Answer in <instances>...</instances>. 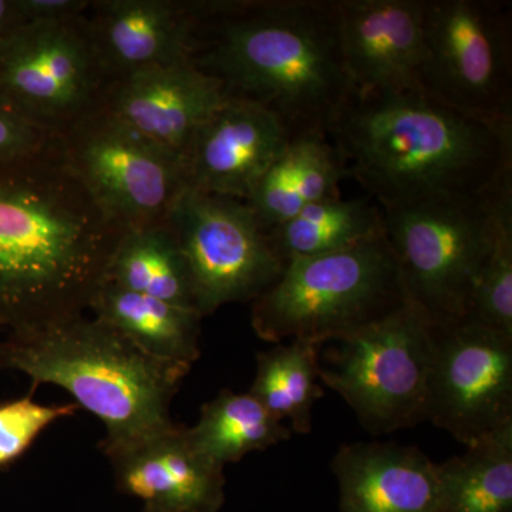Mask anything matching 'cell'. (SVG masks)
<instances>
[{"label":"cell","instance_id":"1","mask_svg":"<svg viewBox=\"0 0 512 512\" xmlns=\"http://www.w3.org/2000/svg\"><path fill=\"white\" fill-rule=\"evenodd\" d=\"M101 210L56 136L0 170V326L83 315L126 234Z\"/></svg>","mask_w":512,"mask_h":512},{"label":"cell","instance_id":"2","mask_svg":"<svg viewBox=\"0 0 512 512\" xmlns=\"http://www.w3.org/2000/svg\"><path fill=\"white\" fill-rule=\"evenodd\" d=\"M192 62L229 99L275 114L292 138L328 136L355 94L333 0L207 2Z\"/></svg>","mask_w":512,"mask_h":512},{"label":"cell","instance_id":"3","mask_svg":"<svg viewBox=\"0 0 512 512\" xmlns=\"http://www.w3.org/2000/svg\"><path fill=\"white\" fill-rule=\"evenodd\" d=\"M328 138L380 210L477 197L512 181V126L473 119L421 90L355 92Z\"/></svg>","mask_w":512,"mask_h":512},{"label":"cell","instance_id":"4","mask_svg":"<svg viewBox=\"0 0 512 512\" xmlns=\"http://www.w3.org/2000/svg\"><path fill=\"white\" fill-rule=\"evenodd\" d=\"M0 367L55 384L103 421L104 456L173 427L170 406L191 367L148 355L103 320L83 315L12 330Z\"/></svg>","mask_w":512,"mask_h":512},{"label":"cell","instance_id":"5","mask_svg":"<svg viewBox=\"0 0 512 512\" xmlns=\"http://www.w3.org/2000/svg\"><path fill=\"white\" fill-rule=\"evenodd\" d=\"M407 301L387 239L292 259L274 284L252 302L259 339L323 345L384 318Z\"/></svg>","mask_w":512,"mask_h":512},{"label":"cell","instance_id":"6","mask_svg":"<svg viewBox=\"0 0 512 512\" xmlns=\"http://www.w3.org/2000/svg\"><path fill=\"white\" fill-rule=\"evenodd\" d=\"M512 181L477 197H439L384 208V237L392 249L407 301L431 325L466 318L468 302L493 248L497 208Z\"/></svg>","mask_w":512,"mask_h":512},{"label":"cell","instance_id":"7","mask_svg":"<svg viewBox=\"0 0 512 512\" xmlns=\"http://www.w3.org/2000/svg\"><path fill=\"white\" fill-rule=\"evenodd\" d=\"M434 326L413 303L320 345L319 380L366 431L382 436L424 421Z\"/></svg>","mask_w":512,"mask_h":512},{"label":"cell","instance_id":"8","mask_svg":"<svg viewBox=\"0 0 512 512\" xmlns=\"http://www.w3.org/2000/svg\"><path fill=\"white\" fill-rule=\"evenodd\" d=\"M421 92L494 126H512V26L505 2L423 0Z\"/></svg>","mask_w":512,"mask_h":512},{"label":"cell","instance_id":"9","mask_svg":"<svg viewBox=\"0 0 512 512\" xmlns=\"http://www.w3.org/2000/svg\"><path fill=\"white\" fill-rule=\"evenodd\" d=\"M86 15L26 23L0 43V96L57 136L96 109L106 89Z\"/></svg>","mask_w":512,"mask_h":512},{"label":"cell","instance_id":"10","mask_svg":"<svg viewBox=\"0 0 512 512\" xmlns=\"http://www.w3.org/2000/svg\"><path fill=\"white\" fill-rule=\"evenodd\" d=\"M67 160L94 200L126 231L163 224L184 190L173 154L99 106L60 134Z\"/></svg>","mask_w":512,"mask_h":512},{"label":"cell","instance_id":"11","mask_svg":"<svg viewBox=\"0 0 512 512\" xmlns=\"http://www.w3.org/2000/svg\"><path fill=\"white\" fill-rule=\"evenodd\" d=\"M202 316L254 302L285 268L247 202L184 188L170 218Z\"/></svg>","mask_w":512,"mask_h":512},{"label":"cell","instance_id":"12","mask_svg":"<svg viewBox=\"0 0 512 512\" xmlns=\"http://www.w3.org/2000/svg\"><path fill=\"white\" fill-rule=\"evenodd\" d=\"M424 420L466 447L512 423V336L468 320L434 326Z\"/></svg>","mask_w":512,"mask_h":512},{"label":"cell","instance_id":"13","mask_svg":"<svg viewBox=\"0 0 512 512\" xmlns=\"http://www.w3.org/2000/svg\"><path fill=\"white\" fill-rule=\"evenodd\" d=\"M228 99L217 77L183 62L111 80L99 107L181 163L198 128Z\"/></svg>","mask_w":512,"mask_h":512},{"label":"cell","instance_id":"14","mask_svg":"<svg viewBox=\"0 0 512 512\" xmlns=\"http://www.w3.org/2000/svg\"><path fill=\"white\" fill-rule=\"evenodd\" d=\"M291 140L271 111L228 99L198 128L181 158L184 188L247 201Z\"/></svg>","mask_w":512,"mask_h":512},{"label":"cell","instance_id":"15","mask_svg":"<svg viewBox=\"0 0 512 512\" xmlns=\"http://www.w3.org/2000/svg\"><path fill=\"white\" fill-rule=\"evenodd\" d=\"M333 6L356 93L421 90L423 0H333Z\"/></svg>","mask_w":512,"mask_h":512},{"label":"cell","instance_id":"16","mask_svg":"<svg viewBox=\"0 0 512 512\" xmlns=\"http://www.w3.org/2000/svg\"><path fill=\"white\" fill-rule=\"evenodd\" d=\"M90 33L107 83L127 74L192 62L205 2L100 0L90 3Z\"/></svg>","mask_w":512,"mask_h":512},{"label":"cell","instance_id":"17","mask_svg":"<svg viewBox=\"0 0 512 512\" xmlns=\"http://www.w3.org/2000/svg\"><path fill=\"white\" fill-rule=\"evenodd\" d=\"M107 458L117 490L140 500L146 510L218 512L224 505V467L205 457L181 424Z\"/></svg>","mask_w":512,"mask_h":512},{"label":"cell","instance_id":"18","mask_svg":"<svg viewBox=\"0 0 512 512\" xmlns=\"http://www.w3.org/2000/svg\"><path fill=\"white\" fill-rule=\"evenodd\" d=\"M437 464L414 446L345 444L332 460L339 512H436Z\"/></svg>","mask_w":512,"mask_h":512},{"label":"cell","instance_id":"19","mask_svg":"<svg viewBox=\"0 0 512 512\" xmlns=\"http://www.w3.org/2000/svg\"><path fill=\"white\" fill-rule=\"evenodd\" d=\"M89 309L94 318L119 330L148 355L190 367L200 359L204 316L195 309L127 291L109 281L100 286Z\"/></svg>","mask_w":512,"mask_h":512},{"label":"cell","instance_id":"20","mask_svg":"<svg viewBox=\"0 0 512 512\" xmlns=\"http://www.w3.org/2000/svg\"><path fill=\"white\" fill-rule=\"evenodd\" d=\"M437 464L436 512H512V423Z\"/></svg>","mask_w":512,"mask_h":512},{"label":"cell","instance_id":"21","mask_svg":"<svg viewBox=\"0 0 512 512\" xmlns=\"http://www.w3.org/2000/svg\"><path fill=\"white\" fill-rule=\"evenodd\" d=\"M106 281L197 311L190 271L170 221L127 231L111 258Z\"/></svg>","mask_w":512,"mask_h":512},{"label":"cell","instance_id":"22","mask_svg":"<svg viewBox=\"0 0 512 512\" xmlns=\"http://www.w3.org/2000/svg\"><path fill=\"white\" fill-rule=\"evenodd\" d=\"M383 212L370 197L328 200L308 205L266 234L279 259L342 251L382 237Z\"/></svg>","mask_w":512,"mask_h":512},{"label":"cell","instance_id":"23","mask_svg":"<svg viewBox=\"0 0 512 512\" xmlns=\"http://www.w3.org/2000/svg\"><path fill=\"white\" fill-rule=\"evenodd\" d=\"M188 433L195 447L217 466L237 463L249 453L291 439L292 431L276 420L251 393L222 390L205 403Z\"/></svg>","mask_w":512,"mask_h":512},{"label":"cell","instance_id":"24","mask_svg":"<svg viewBox=\"0 0 512 512\" xmlns=\"http://www.w3.org/2000/svg\"><path fill=\"white\" fill-rule=\"evenodd\" d=\"M319 350L315 343L291 340L256 356L249 393L276 420L284 423L288 419L292 433H311L313 406L325 396L318 384Z\"/></svg>","mask_w":512,"mask_h":512},{"label":"cell","instance_id":"25","mask_svg":"<svg viewBox=\"0 0 512 512\" xmlns=\"http://www.w3.org/2000/svg\"><path fill=\"white\" fill-rule=\"evenodd\" d=\"M464 320L512 336V188L498 204L493 248L478 275Z\"/></svg>","mask_w":512,"mask_h":512},{"label":"cell","instance_id":"26","mask_svg":"<svg viewBox=\"0 0 512 512\" xmlns=\"http://www.w3.org/2000/svg\"><path fill=\"white\" fill-rule=\"evenodd\" d=\"M299 170L301 141L299 137H293L245 201L265 234L302 210L298 200Z\"/></svg>","mask_w":512,"mask_h":512},{"label":"cell","instance_id":"27","mask_svg":"<svg viewBox=\"0 0 512 512\" xmlns=\"http://www.w3.org/2000/svg\"><path fill=\"white\" fill-rule=\"evenodd\" d=\"M77 410L76 403H37L32 394L0 403V467L18 460L47 427Z\"/></svg>","mask_w":512,"mask_h":512},{"label":"cell","instance_id":"28","mask_svg":"<svg viewBox=\"0 0 512 512\" xmlns=\"http://www.w3.org/2000/svg\"><path fill=\"white\" fill-rule=\"evenodd\" d=\"M56 136L0 96V170L32 156Z\"/></svg>","mask_w":512,"mask_h":512},{"label":"cell","instance_id":"29","mask_svg":"<svg viewBox=\"0 0 512 512\" xmlns=\"http://www.w3.org/2000/svg\"><path fill=\"white\" fill-rule=\"evenodd\" d=\"M90 3L92 2L86 0H18L26 23L60 22L80 18L86 15Z\"/></svg>","mask_w":512,"mask_h":512},{"label":"cell","instance_id":"30","mask_svg":"<svg viewBox=\"0 0 512 512\" xmlns=\"http://www.w3.org/2000/svg\"><path fill=\"white\" fill-rule=\"evenodd\" d=\"M26 25L18 0H0V43L20 26Z\"/></svg>","mask_w":512,"mask_h":512},{"label":"cell","instance_id":"31","mask_svg":"<svg viewBox=\"0 0 512 512\" xmlns=\"http://www.w3.org/2000/svg\"><path fill=\"white\" fill-rule=\"evenodd\" d=\"M141 512H157V511L146 510V508H143V510H141Z\"/></svg>","mask_w":512,"mask_h":512}]
</instances>
